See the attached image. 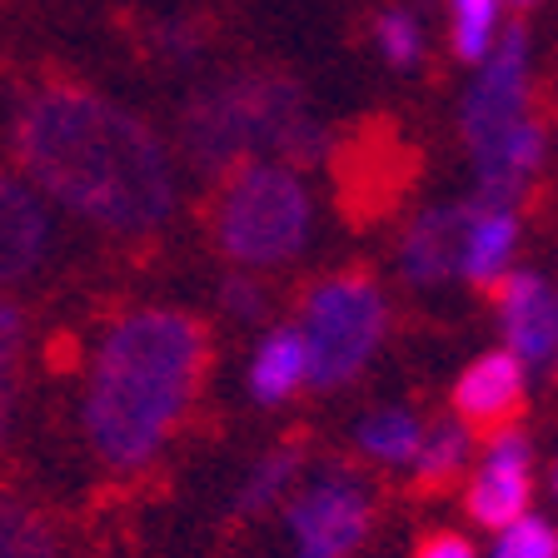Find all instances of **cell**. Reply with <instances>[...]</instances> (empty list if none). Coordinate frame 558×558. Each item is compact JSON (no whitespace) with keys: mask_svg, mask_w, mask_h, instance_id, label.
Here are the masks:
<instances>
[{"mask_svg":"<svg viewBox=\"0 0 558 558\" xmlns=\"http://www.w3.org/2000/svg\"><path fill=\"white\" fill-rule=\"evenodd\" d=\"M225 310L230 314H240V319H259L265 314V294H259V284L255 279H244V275H234V279H225Z\"/></svg>","mask_w":558,"mask_h":558,"instance_id":"cell-23","label":"cell"},{"mask_svg":"<svg viewBox=\"0 0 558 558\" xmlns=\"http://www.w3.org/2000/svg\"><path fill=\"white\" fill-rule=\"evenodd\" d=\"M488 558H558V529L548 519L523 513L509 529H499V544Z\"/></svg>","mask_w":558,"mask_h":558,"instance_id":"cell-21","label":"cell"},{"mask_svg":"<svg viewBox=\"0 0 558 558\" xmlns=\"http://www.w3.org/2000/svg\"><path fill=\"white\" fill-rule=\"evenodd\" d=\"M304 116H310L304 90L290 75H269V70L234 75V81L205 90L185 110V155L199 170L225 174L265 150L279 155L284 135Z\"/></svg>","mask_w":558,"mask_h":558,"instance_id":"cell-4","label":"cell"},{"mask_svg":"<svg viewBox=\"0 0 558 558\" xmlns=\"http://www.w3.org/2000/svg\"><path fill=\"white\" fill-rule=\"evenodd\" d=\"M0 558H56L50 523L11 488H0Z\"/></svg>","mask_w":558,"mask_h":558,"instance_id":"cell-17","label":"cell"},{"mask_svg":"<svg viewBox=\"0 0 558 558\" xmlns=\"http://www.w3.org/2000/svg\"><path fill=\"white\" fill-rule=\"evenodd\" d=\"M509 5H519V11H529V5H538V0H509Z\"/></svg>","mask_w":558,"mask_h":558,"instance_id":"cell-25","label":"cell"},{"mask_svg":"<svg viewBox=\"0 0 558 558\" xmlns=\"http://www.w3.org/2000/svg\"><path fill=\"white\" fill-rule=\"evenodd\" d=\"M469 453H474V434H469L464 418H434L429 429L418 434V449H414V474L418 484H449L469 469Z\"/></svg>","mask_w":558,"mask_h":558,"instance_id":"cell-15","label":"cell"},{"mask_svg":"<svg viewBox=\"0 0 558 558\" xmlns=\"http://www.w3.org/2000/svg\"><path fill=\"white\" fill-rule=\"evenodd\" d=\"M554 499H558V464H554Z\"/></svg>","mask_w":558,"mask_h":558,"instance_id":"cell-26","label":"cell"},{"mask_svg":"<svg viewBox=\"0 0 558 558\" xmlns=\"http://www.w3.org/2000/svg\"><path fill=\"white\" fill-rule=\"evenodd\" d=\"M25 349V310L15 300H0V439L11 434L15 418V374Z\"/></svg>","mask_w":558,"mask_h":558,"instance_id":"cell-19","label":"cell"},{"mask_svg":"<svg viewBox=\"0 0 558 558\" xmlns=\"http://www.w3.org/2000/svg\"><path fill=\"white\" fill-rule=\"evenodd\" d=\"M529 469H534V453H529L523 429H513V424L494 429L474 478H469V513H474L484 529H509L513 519H523L529 499H534Z\"/></svg>","mask_w":558,"mask_h":558,"instance_id":"cell-8","label":"cell"},{"mask_svg":"<svg viewBox=\"0 0 558 558\" xmlns=\"http://www.w3.org/2000/svg\"><path fill=\"white\" fill-rule=\"evenodd\" d=\"M294 558H349L374 523V494L360 474L325 469L300 488L284 509Z\"/></svg>","mask_w":558,"mask_h":558,"instance_id":"cell-6","label":"cell"},{"mask_svg":"<svg viewBox=\"0 0 558 558\" xmlns=\"http://www.w3.org/2000/svg\"><path fill=\"white\" fill-rule=\"evenodd\" d=\"M499 31V0H453V56L484 60Z\"/></svg>","mask_w":558,"mask_h":558,"instance_id":"cell-20","label":"cell"},{"mask_svg":"<svg viewBox=\"0 0 558 558\" xmlns=\"http://www.w3.org/2000/svg\"><path fill=\"white\" fill-rule=\"evenodd\" d=\"M15 160L35 195L60 199L110 234H150L174 209L165 140L125 105L70 81H50L21 105Z\"/></svg>","mask_w":558,"mask_h":558,"instance_id":"cell-1","label":"cell"},{"mask_svg":"<svg viewBox=\"0 0 558 558\" xmlns=\"http://www.w3.org/2000/svg\"><path fill=\"white\" fill-rule=\"evenodd\" d=\"M494 304H499L504 335H509V354L523 369H544L558 354V294L534 269H519L494 284Z\"/></svg>","mask_w":558,"mask_h":558,"instance_id":"cell-9","label":"cell"},{"mask_svg":"<svg viewBox=\"0 0 558 558\" xmlns=\"http://www.w3.org/2000/svg\"><path fill=\"white\" fill-rule=\"evenodd\" d=\"M314 205L290 165L244 160L209 195V240L240 269H279L304 250Z\"/></svg>","mask_w":558,"mask_h":558,"instance_id":"cell-3","label":"cell"},{"mask_svg":"<svg viewBox=\"0 0 558 558\" xmlns=\"http://www.w3.org/2000/svg\"><path fill=\"white\" fill-rule=\"evenodd\" d=\"M209 369V329L185 310H130L100 335L81 424L95 459L135 474L195 409Z\"/></svg>","mask_w":558,"mask_h":558,"instance_id":"cell-2","label":"cell"},{"mask_svg":"<svg viewBox=\"0 0 558 558\" xmlns=\"http://www.w3.org/2000/svg\"><path fill=\"white\" fill-rule=\"evenodd\" d=\"M523 90H529V31L509 25V31L488 46L484 75H478V85L464 100V140H469V150H474V160L484 150H494V145L529 116Z\"/></svg>","mask_w":558,"mask_h":558,"instance_id":"cell-7","label":"cell"},{"mask_svg":"<svg viewBox=\"0 0 558 558\" xmlns=\"http://www.w3.org/2000/svg\"><path fill=\"white\" fill-rule=\"evenodd\" d=\"M474 220V199L453 209H424L404 230L399 244V269L409 284H439V279L459 275V255H464V234Z\"/></svg>","mask_w":558,"mask_h":558,"instance_id":"cell-12","label":"cell"},{"mask_svg":"<svg viewBox=\"0 0 558 558\" xmlns=\"http://www.w3.org/2000/svg\"><path fill=\"white\" fill-rule=\"evenodd\" d=\"M453 409L464 424H478V429H504L513 424V414L523 409V364L513 360L509 349H488L459 374L453 384Z\"/></svg>","mask_w":558,"mask_h":558,"instance_id":"cell-11","label":"cell"},{"mask_svg":"<svg viewBox=\"0 0 558 558\" xmlns=\"http://www.w3.org/2000/svg\"><path fill=\"white\" fill-rule=\"evenodd\" d=\"M300 464H304L300 449H275V453H265V459H259V464L244 474L240 513H265V509H275V504L294 488V478H300Z\"/></svg>","mask_w":558,"mask_h":558,"instance_id":"cell-18","label":"cell"},{"mask_svg":"<svg viewBox=\"0 0 558 558\" xmlns=\"http://www.w3.org/2000/svg\"><path fill=\"white\" fill-rule=\"evenodd\" d=\"M374 40H379L384 60H395V65H414L418 60V21L409 11H384L374 21Z\"/></svg>","mask_w":558,"mask_h":558,"instance_id":"cell-22","label":"cell"},{"mask_svg":"<svg viewBox=\"0 0 558 558\" xmlns=\"http://www.w3.org/2000/svg\"><path fill=\"white\" fill-rule=\"evenodd\" d=\"M513 244H519L513 209H484L474 199V220H469V234H464L459 275H464L469 284H478V290H494L513 259Z\"/></svg>","mask_w":558,"mask_h":558,"instance_id":"cell-13","label":"cell"},{"mask_svg":"<svg viewBox=\"0 0 558 558\" xmlns=\"http://www.w3.org/2000/svg\"><path fill=\"white\" fill-rule=\"evenodd\" d=\"M300 384H310L300 329H275V335L255 349V364H250V395H255L259 404H284Z\"/></svg>","mask_w":558,"mask_h":558,"instance_id":"cell-14","label":"cell"},{"mask_svg":"<svg viewBox=\"0 0 558 558\" xmlns=\"http://www.w3.org/2000/svg\"><path fill=\"white\" fill-rule=\"evenodd\" d=\"M56 225H50L46 199L25 180L0 174V284H21L46 265Z\"/></svg>","mask_w":558,"mask_h":558,"instance_id":"cell-10","label":"cell"},{"mask_svg":"<svg viewBox=\"0 0 558 558\" xmlns=\"http://www.w3.org/2000/svg\"><path fill=\"white\" fill-rule=\"evenodd\" d=\"M418 434H424V424L409 409H379V414H369L354 429V439H360L364 459H374L384 469H404V464H414Z\"/></svg>","mask_w":558,"mask_h":558,"instance_id":"cell-16","label":"cell"},{"mask_svg":"<svg viewBox=\"0 0 558 558\" xmlns=\"http://www.w3.org/2000/svg\"><path fill=\"white\" fill-rule=\"evenodd\" d=\"M414 558H478V554H474V544H469L464 534H449V529H444V534L424 538V544L414 548Z\"/></svg>","mask_w":558,"mask_h":558,"instance_id":"cell-24","label":"cell"},{"mask_svg":"<svg viewBox=\"0 0 558 558\" xmlns=\"http://www.w3.org/2000/svg\"><path fill=\"white\" fill-rule=\"evenodd\" d=\"M384 329H389V304H384L374 275L344 269V275L319 279L304 294V310H300V344H304L310 384L314 389L349 384L374 360Z\"/></svg>","mask_w":558,"mask_h":558,"instance_id":"cell-5","label":"cell"}]
</instances>
